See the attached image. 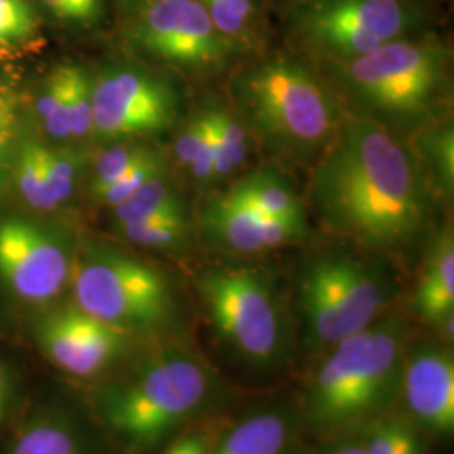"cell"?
Listing matches in <instances>:
<instances>
[{
  "label": "cell",
  "mask_w": 454,
  "mask_h": 454,
  "mask_svg": "<svg viewBox=\"0 0 454 454\" xmlns=\"http://www.w3.org/2000/svg\"><path fill=\"white\" fill-rule=\"evenodd\" d=\"M215 29L241 52L260 44L262 11L260 0H199Z\"/></svg>",
  "instance_id": "obj_20"
},
{
  "label": "cell",
  "mask_w": 454,
  "mask_h": 454,
  "mask_svg": "<svg viewBox=\"0 0 454 454\" xmlns=\"http://www.w3.org/2000/svg\"><path fill=\"white\" fill-rule=\"evenodd\" d=\"M433 195L416 150L362 114L341 116L309 182L325 226L373 251L412 243L433 214Z\"/></svg>",
  "instance_id": "obj_1"
},
{
  "label": "cell",
  "mask_w": 454,
  "mask_h": 454,
  "mask_svg": "<svg viewBox=\"0 0 454 454\" xmlns=\"http://www.w3.org/2000/svg\"><path fill=\"white\" fill-rule=\"evenodd\" d=\"M234 199L254 207L264 215L307 224L305 209L294 194L292 184L273 168H262L246 176L227 192Z\"/></svg>",
  "instance_id": "obj_18"
},
{
  "label": "cell",
  "mask_w": 454,
  "mask_h": 454,
  "mask_svg": "<svg viewBox=\"0 0 454 454\" xmlns=\"http://www.w3.org/2000/svg\"><path fill=\"white\" fill-rule=\"evenodd\" d=\"M298 421L292 406L261 407L223 431L212 454H296Z\"/></svg>",
  "instance_id": "obj_16"
},
{
  "label": "cell",
  "mask_w": 454,
  "mask_h": 454,
  "mask_svg": "<svg viewBox=\"0 0 454 454\" xmlns=\"http://www.w3.org/2000/svg\"><path fill=\"white\" fill-rule=\"evenodd\" d=\"M335 84L362 116L397 133L427 129L450 91V49L431 34L382 44L372 52L332 65Z\"/></svg>",
  "instance_id": "obj_4"
},
{
  "label": "cell",
  "mask_w": 454,
  "mask_h": 454,
  "mask_svg": "<svg viewBox=\"0 0 454 454\" xmlns=\"http://www.w3.org/2000/svg\"><path fill=\"white\" fill-rule=\"evenodd\" d=\"M401 399L409 421L427 438H451L454 431V360L448 343L407 347Z\"/></svg>",
  "instance_id": "obj_14"
},
{
  "label": "cell",
  "mask_w": 454,
  "mask_h": 454,
  "mask_svg": "<svg viewBox=\"0 0 454 454\" xmlns=\"http://www.w3.org/2000/svg\"><path fill=\"white\" fill-rule=\"evenodd\" d=\"M43 155H44L49 189L56 202V207H59L74 192L82 162L78 155L67 148L44 145Z\"/></svg>",
  "instance_id": "obj_30"
},
{
  "label": "cell",
  "mask_w": 454,
  "mask_h": 454,
  "mask_svg": "<svg viewBox=\"0 0 454 454\" xmlns=\"http://www.w3.org/2000/svg\"><path fill=\"white\" fill-rule=\"evenodd\" d=\"M395 294L380 264L345 253L318 254L296 278V309L311 350L328 352L369 328Z\"/></svg>",
  "instance_id": "obj_7"
},
{
  "label": "cell",
  "mask_w": 454,
  "mask_h": 454,
  "mask_svg": "<svg viewBox=\"0 0 454 454\" xmlns=\"http://www.w3.org/2000/svg\"><path fill=\"white\" fill-rule=\"evenodd\" d=\"M37 33V16L27 0H0V49L29 43Z\"/></svg>",
  "instance_id": "obj_31"
},
{
  "label": "cell",
  "mask_w": 454,
  "mask_h": 454,
  "mask_svg": "<svg viewBox=\"0 0 454 454\" xmlns=\"http://www.w3.org/2000/svg\"><path fill=\"white\" fill-rule=\"evenodd\" d=\"M419 160L429 179L442 194H453L454 131L451 125L429 127L419 138Z\"/></svg>",
  "instance_id": "obj_25"
},
{
  "label": "cell",
  "mask_w": 454,
  "mask_h": 454,
  "mask_svg": "<svg viewBox=\"0 0 454 454\" xmlns=\"http://www.w3.org/2000/svg\"><path fill=\"white\" fill-rule=\"evenodd\" d=\"M288 33L311 54L341 65L421 34L426 17L404 0H309L288 7Z\"/></svg>",
  "instance_id": "obj_9"
},
{
  "label": "cell",
  "mask_w": 454,
  "mask_h": 454,
  "mask_svg": "<svg viewBox=\"0 0 454 454\" xmlns=\"http://www.w3.org/2000/svg\"><path fill=\"white\" fill-rule=\"evenodd\" d=\"M404 2H409V4H414V5H419L421 2H427V0H404Z\"/></svg>",
  "instance_id": "obj_40"
},
{
  "label": "cell",
  "mask_w": 454,
  "mask_h": 454,
  "mask_svg": "<svg viewBox=\"0 0 454 454\" xmlns=\"http://www.w3.org/2000/svg\"><path fill=\"white\" fill-rule=\"evenodd\" d=\"M286 4H290V5H296V4H305V2H309V0H285Z\"/></svg>",
  "instance_id": "obj_39"
},
{
  "label": "cell",
  "mask_w": 454,
  "mask_h": 454,
  "mask_svg": "<svg viewBox=\"0 0 454 454\" xmlns=\"http://www.w3.org/2000/svg\"><path fill=\"white\" fill-rule=\"evenodd\" d=\"M199 223L204 243L217 251L243 256L300 243L307 236V224L264 215L229 194L209 200Z\"/></svg>",
  "instance_id": "obj_15"
},
{
  "label": "cell",
  "mask_w": 454,
  "mask_h": 454,
  "mask_svg": "<svg viewBox=\"0 0 454 454\" xmlns=\"http://www.w3.org/2000/svg\"><path fill=\"white\" fill-rule=\"evenodd\" d=\"M165 174H168V163L162 152L155 148L145 159L135 163L130 170H127L120 179L114 182L110 187H106L97 199L103 204L114 207L125 199H129L131 194H135L146 182Z\"/></svg>",
  "instance_id": "obj_28"
},
{
  "label": "cell",
  "mask_w": 454,
  "mask_h": 454,
  "mask_svg": "<svg viewBox=\"0 0 454 454\" xmlns=\"http://www.w3.org/2000/svg\"><path fill=\"white\" fill-rule=\"evenodd\" d=\"M73 65H59L44 82L35 99V114L51 140H71L69 125V86Z\"/></svg>",
  "instance_id": "obj_21"
},
{
  "label": "cell",
  "mask_w": 454,
  "mask_h": 454,
  "mask_svg": "<svg viewBox=\"0 0 454 454\" xmlns=\"http://www.w3.org/2000/svg\"><path fill=\"white\" fill-rule=\"evenodd\" d=\"M69 125H71V140H82L93 133L91 76L78 65H73V71H71Z\"/></svg>",
  "instance_id": "obj_32"
},
{
  "label": "cell",
  "mask_w": 454,
  "mask_h": 454,
  "mask_svg": "<svg viewBox=\"0 0 454 454\" xmlns=\"http://www.w3.org/2000/svg\"><path fill=\"white\" fill-rule=\"evenodd\" d=\"M125 39L140 56L189 74L219 73L241 52L199 0L148 2L131 12Z\"/></svg>",
  "instance_id": "obj_10"
},
{
  "label": "cell",
  "mask_w": 454,
  "mask_h": 454,
  "mask_svg": "<svg viewBox=\"0 0 454 454\" xmlns=\"http://www.w3.org/2000/svg\"><path fill=\"white\" fill-rule=\"evenodd\" d=\"M223 392L206 362L185 348L167 347L105 382L95 406L114 439L129 453L142 454L202 419L221 403Z\"/></svg>",
  "instance_id": "obj_2"
},
{
  "label": "cell",
  "mask_w": 454,
  "mask_h": 454,
  "mask_svg": "<svg viewBox=\"0 0 454 454\" xmlns=\"http://www.w3.org/2000/svg\"><path fill=\"white\" fill-rule=\"evenodd\" d=\"M217 438L219 433L211 426H191L172 439L162 454H212Z\"/></svg>",
  "instance_id": "obj_35"
},
{
  "label": "cell",
  "mask_w": 454,
  "mask_h": 454,
  "mask_svg": "<svg viewBox=\"0 0 454 454\" xmlns=\"http://www.w3.org/2000/svg\"><path fill=\"white\" fill-rule=\"evenodd\" d=\"M155 148L138 144V142H123L110 146L98 155L93 179H91V195L97 199L106 187L120 179L135 163L145 159Z\"/></svg>",
  "instance_id": "obj_27"
},
{
  "label": "cell",
  "mask_w": 454,
  "mask_h": 454,
  "mask_svg": "<svg viewBox=\"0 0 454 454\" xmlns=\"http://www.w3.org/2000/svg\"><path fill=\"white\" fill-rule=\"evenodd\" d=\"M93 133L105 140L153 137L170 130L180 114L179 90L145 66H106L91 78Z\"/></svg>",
  "instance_id": "obj_11"
},
{
  "label": "cell",
  "mask_w": 454,
  "mask_h": 454,
  "mask_svg": "<svg viewBox=\"0 0 454 454\" xmlns=\"http://www.w3.org/2000/svg\"><path fill=\"white\" fill-rule=\"evenodd\" d=\"M406 350L407 325L395 313L332 347L307 387L303 426L326 439L392 411L401 399Z\"/></svg>",
  "instance_id": "obj_3"
},
{
  "label": "cell",
  "mask_w": 454,
  "mask_h": 454,
  "mask_svg": "<svg viewBox=\"0 0 454 454\" xmlns=\"http://www.w3.org/2000/svg\"><path fill=\"white\" fill-rule=\"evenodd\" d=\"M212 133L226 155L232 172L243 165L247 157V131L239 116L231 114L224 106L214 105L206 108Z\"/></svg>",
  "instance_id": "obj_29"
},
{
  "label": "cell",
  "mask_w": 454,
  "mask_h": 454,
  "mask_svg": "<svg viewBox=\"0 0 454 454\" xmlns=\"http://www.w3.org/2000/svg\"><path fill=\"white\" fill-rule=\"evenodd\" d=\"M118 231L123 239L159 251H182L191 243L192 236L189 217H155L118 227Z\"/></svg>",
  "instance_id": "obj_26"
},
{
  "label": "cell",
  "mask_w": 454,
  "mask_h": 454,
  "mask_svg": "<svg viewBox=\"0 0 454 454\" xmlns=\"http://www.w3.org/2000/svg\"><path fill=\"white\" fill-rule=\"evenodd\" d=\"M12 392H14L12 372H11L9 365L0 358V424L4 422L7 412H9Z\"/></svg>",
  "instance_id": "obj_37"
},
{
  "label": "cell",
  "mask_w": 454,
  "mask_h": 454,
  "mask_svg": "<svg viewBox=\"0 0 454 454\" xmlns=\"http://www.w3.org/2000/svg\"><path fill=\"white\" fill-rule=\"evenodd\" d=\"M37 339L58 369L76 377H95L121 360L131 335L73 305L46 315L37 326Z\"/></svg>",
  "instance_id": "obj_13"
},
{
  "label": "cell",
  "mask_w": 454,
  "mask_h": 454,
  "mask_svg": "<svg viewBox=\"0 0 454 454\" xmlns=\"http://www.w3.org/2000/svg\"><path fill=\"white\" fill-rule=\"evenodd\" d=\"M176 157L182 165L189 167L195 180L209 184L215 180L214 174V142L207 112H199L187 123L174 146Z\"/></svg>",
  "instance_id": "obj_23"
},
{
  "label": "cell",
  "mask_w": 454,
  "mask_h": 454,
  "mask_svg": "<svg viewBox=\"0 0 454 454\" xmlns=\"http://www.w3.org/2000/svg\"><path fill=\"white\" fill-rule=\"evenodd\" d=\"M215 339L254 371H275L290 354V326L271 273L217 264L195 275Z\"/></svg>",
  "instance_id": "obj_6"
},
{
  "label": "cell",
  "mask_w": 454,
  "mask_h": 454,
  "mask_svg": "<svg viewBox=\"0 0 454 454\" xmlns=\"http://www.w3.org/2000/svg\"><path fill=\"white\" fill-rule=\"evenodd\" d=\"M49 16L74 29L98 27L106 16L105 0H39Z\"/></svg>",
  "instance_id": "obj_33"
},
{
  "label": "cell",
  "mask_w": 454,
  "mask_h": 454,
  "mask_svg": "<svg viewBox=\"0 0 454 454\" xmlns=\"http://www.w3.org/2000/svg\"><path fill=\"white\" fill-rule=\"evenodd\" d=\"M9 454H84L74 431L61 419L41 418L19 434Z\"/></svg>",
  "instance_id": "obj_24"
},
{
  "label": "cell",
  "mask_w": 454,
  "mask_h": 454,
  "mask_svg": "<svg viewBox=\"0 0 454 454\" xmlns=\"http://www.w3.org/2000/svg\"><path fill=\"white\" fill-rule=\"evenodd\" d=\"M74 305L129 335L162 333L179 324V303L160 270L108 246L76 254L71 275Z\"/></svg>",
  "instance_id": "obj_8"
},
{
  "label": "cell",
  "mask_w": 454,
  "mask_h": 454,
  "mask_svg": "<svg viewBox=\"0 0 454 454\" xmlns=\"http://www.w3.org/2000/svg\"><path fill=\"white\" fill-rule=\"evenodd\" d=\"M44 144L24 140L17 148L16 184L19 194L37 211H54L56 202L49 189L46 165L43 155Z\"/></svg>",
  "instance_id": "obj_22"
},
{
  "label": "cell",
  "mask_w": 454,
  "mask_h": 454,
  "mask_svg": "<svg viewBox=\"0 0 454 454\" xmlns=\"http://www.w3.org/2000/svg\"><path fill=\"white\" fill-rule=\"evenodd\" d=\"M231 90L244 127L285 162H309L340 125L333 95L309 67L288 56L244 67Z\"/></svg>",
  "instance_id": "obj_5"
},
{
  "label": "cell",
  "mask_w": 454,
  "mask_h": 454,
  "mask_svg": "<svg viewBox=\"0 0 454 454\" xmlns=\"http://www.w3.org/2000/svg\"><path fill=\"white\" fill-rule=\"evenodd\" d=\"M116 227L155 217H187L185 200L168 174L152 179L114 207Z\"/></svg>",
  "instance_id": "obj_19"
},
{
  "label": "cell",
  "mask_w": 454,
  "mask_h": 454,
  "mask_svg": "<svg viewBox=\"0 0 454 454\" xmlns=\"http://www.w3.org/2000/svg\"><path fill=\"white\" fill-rule=\"evenodd\" d=\"M20 99L16 88L0 78V182L11 165L19 131Z\"/></svg>",
  "instance_id": "obj_34"
},
{
  "label": "cell",
  "mask_w": 454,
  "mask_h": 454,
  "mask_svg": "<svg viewBox=\"0 0 454 454\" xmlns=\"http://www.w3.org/2000/svg\"><path fill=\"white\" fill-rule=\"evenodd\" d=\"M76 253L65 234L22 217L0 219V279L17 298L46 303L71 281Z\"/></svg>",
  "instance_id": "obj_12"
},
{
  "label": "cell",
  "mask_w": 454,
  "mask_h": 454,
  "mask_svg": "<svg viewBox=\"0 0 454 454\" xmlns=\"http://www.w3.org/2000/svg\"><path fill=\"white\" fill-rule=\"evenodd\" d=\"M317 454H365L362 427H354L324 439V444Z\"/></svg>",
  "instance_id": "obj_36"
},
{
  "label": "cell",
  "mask_w": 454,
  "mask_h": 454,
  "mask_svg": "<svg viewBox=\"0 0 454 454\" xmlns=\"http://www.w3.org/2000/svg\"><path fill=\"white\" fill-rule=\"evenodd\" d=\"M148 2H152V0H121V4L130 11L131 12H135L137 9H140L142 5H145Z\"/></svg>",
  "instance_id": "obj_38"
},
{
  "label": "cell",
  "mask_w": 454,
  "mask_h": 454,
  "mask_svg": "<svg viewBox=\"0 0 454 454\" xmlns=\"http://www.w3.org/2000/svg\"><path fill=\"white\" fill-rule=\"evenodd\" d=\"M414 309L422 322L438 326L454 313V241L450 229L433 244L414 293Z\"/></svg>",
  "instance_id": "obj_17"
}]
</instances>
